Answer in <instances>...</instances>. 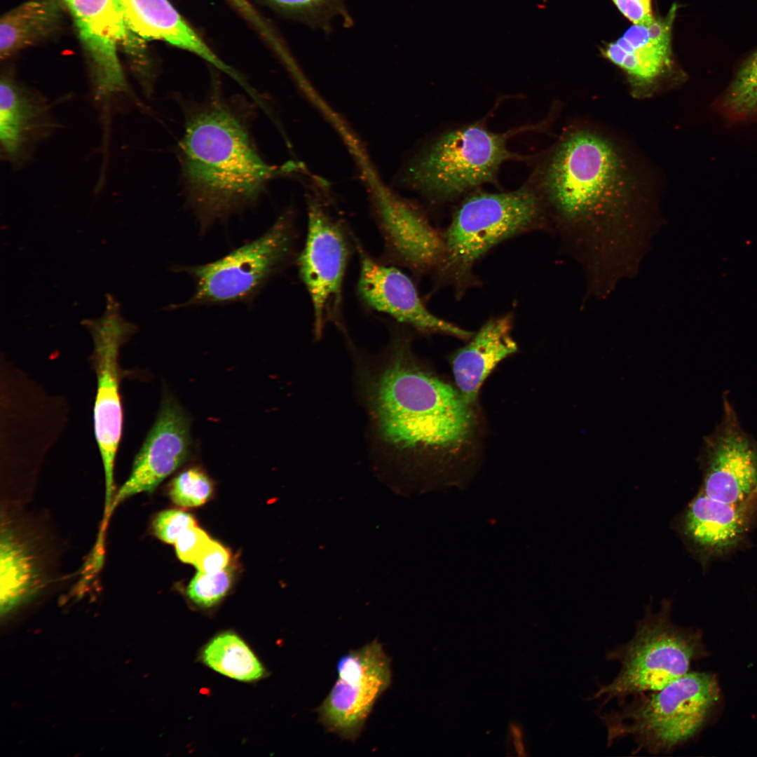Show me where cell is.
<instances>
[{
    "mask_svg": "<svg viewBox=\"0 0 757 757\" xmlns=\"http://www.w3.org/2000/svg\"><path fill=\"white\" fill-rule=\"evenodd\" d=\"M543 186L587 296L606 299L639 274L662 219L615 140L591 128L571 129L549 159Z\"/></svg>",
    "mask_w": 757,
    "mask_h": 757,
    "instance_id": "obj_1",
    "label": "cell"
},
{
    "mask_svg": "<svg viewBox=\"0 0 757 757\" xmlns=\"http://www.w3.org/2000/svg\"><path fill=\"white\" fill-rule=\"evenodd\" d=\"M356 377L376 449L398 458L459 453L472 439L474 415L457 388L421 365L403 331L379 354L356 359Z\"/></svg>",
    "mask_w": 757,
    "mask_h": 757,
    "instance_id": "obj_2",
    "label": "cell"
},
{
    "mask_svg": "<svg viewBox=\"0 0 757 757\" xmlns=\"http://www.w3.org/2000/svg\"><path fill=\"white\" fill-rule=\"evenodd\" d=\"M179 156L189 201L204 224L254 202L271 179L293 168L266 162L241 117L219 97L188 117Z\"/></svg>",
    "mask_w": 757,
    "mask_h": 757,
    "instance_id": "obj_3",
    "label": "cell"
},
{
    "mask_svg": "<svg viewBox=\"0 0 757 757\" xmlns=\"http://www.w3.org/2000/svg\"><path fill=\"white\" fill-rule=\"evenodd\" d=\"M629 697L598 711L608 745L630 737L632 753L667 754L701 729L718 700V688L711 675L688 672L662 688Z\"/></svg>",
    "mask_w": 757,
    "mask_h": 757,
    "instance_id": "obj_4",
    "label": "cell"
},
{
    "mask_svg": "<svg viewBox=\"0 0 757 757\" xmlns=\"http://www.w3.org/2000/svg\"><path fill=\"white\" fill-rule=\"evenodd\" d=\"M671 601L664 599L659 611L646 606L636 622L633 637L608 650L607 660L618 662L620 671L608 683L600 684L589 700L604 705L632 695L658 690L689 672L697 656V635L675 625L671 620Z\"/></svg>",
    "mask_w": 757,
    "mask_h": 757,
    "instance_id": "obj_5",
    "label": "cell"
},
{
    "mask_svg": "<svg viewBox=\"0 0 757 757\" xmlns=\"http://www.w3.org/2000/svg\"><path fill=\"white\" fill-rule=\"evenodd\" d=\"M510 135L492 132L479 124L448 132L409 161L396 184L430 196L450 197L493 181L504 161L522 158L507 149Z\"/></svg>",
    "mask_w": 757,
    "mask_h": 757,
    "instance_id": "obj_6",
    "label": "cell"
},
{
    "mask_svg": "<svg viewBox=\"0 0 757 757\" xmlns=\"http://www.w3.org/2000/svg\"><path fill=\"white\" fill-rule=\"evenodd\" d=\"M543 213L540 198L526 186L468 198L454 214L443 237V258L438 269L454 280H465L474 264L487 251L538 225Z\"/></svg>",
    "mask_w": 757,
    "mask_h": 757,
    "instance_id": "obj_7",
    "label": "cell"
},
{
    "mask_svg": "<svg viewBox=\"0 0 757 757\" xmlns=\"http://www.w3.org/2000/svg\"><path fill=\"white\" fill-rule=\"evenodd\" d=\"M296 231L291 212L280 215L262 236L211 263L177 269L195 281L193 296L180 306L229 304L254 297L292 257Z\"/></svg>",
    "mask_w": 757,
    "mask_h": 757,
    "instance_id": "obj_8",
    "label": "cell"
},
{
    "mask_svg": "<svg viewBox=\"0 0 757 757\" xmlns=\"http://www.w3.org/2000/svg\"><path fill=\"white\" fill-rule=\"evenodd\" d=\"M307 233L297 265L313 310V333L320 339L328 323L345 332L343 287L350 254L343 226L315 198L308 203Z\"/></svg>",
    "mask_w": 757,
    "mask_h": 757,
    "instance_id": "obj_9",
    "label": "cell"
},
{
    "mask_svg": "<svg viewBox=\"0 0 757 757\" xmlns=\"http://www.w3.org/2000/svg\"><path fill=\"white\" fill-rule=\"evenodd\" d=\"M336 671V682L317 709L318 720L327 731L355 741L376 701L391 684L390 660L374 639L342 655Z\"/></svg>",
    "mask_w": 757,
    "mask_h": 757,
    "instance_id": "obj_10",
    "label": "cell"
},
{
    "mask_svg": "<svg viewBox=\"0 0 757 757\" xmlns=\"http://www.w3.org/2000/svg\"><path fill=\"white\" fill-rule=\"evenodd\" d=\"M60 1L77 27L98 93L111 95L126 89L120 48L134 57L140 76L148 74L141 39L128 27L118 0Z\"/></svg>",
    "mask_w": 757,
    "mask_h": 757,
    "instance_id": "obj_11",
    "label": "cell"
},
{
    "mask_svg": "<svg viewBox=\"0 0 757 757\" xmlns=\"http://www.w3.org/2000/svg\"><path fill=\"white\" fill-rule=\"evenodd\" d=\"M93 361L97 376L94 428L105 479L104 514L109 513L114 489V463L120 442L123 412L119 393V349L134 330L118 315H106L91 324Z\"/></svg>",
    "mask_w": 757,
    "mask_h": 757,
    "instance_id": "obj_12",
    "label": "cell"
},
{
    "mask_svg": "<svg viewBox=\"0 0 757 757\" xmlns=\"http://www.w3.org/2000/svg\"><path fill=\"white\" fill-rule=\"evenodd\" d=\"M701 460L702 491L709 498L742 505L757 491V440L744 430L727 397L719 423L704 437Z\"/></svg>",
    "mask_w": 757,
    "mask_h": 757,
    "instance_id": "obj_13",
    "label": "cell"
},
{
    "mask_svg": "<svg viewBox=\"0 0 757 757\" xmlns=\"http://www.w3.org/2000/svg\"><path fill=\"white\" fill-rule=\"evenodd\" d=\"M369 196L388 261L416 273L438 268L443 258V236L419 208L380 186L372 187Z\"/></svg>",
    "mask_w": 757,
    "mask_h": 757,
    "instance_id": "obj_14",
    "label": "cell"
},
{
    "mask_svg": "<svg viewBox=\"0 0 757 757\" xmlns=\"http://www.w3.org/2000/svg\"><path fill=\"white\" fill-rule=\"evenodd\" d=\"M676 6L667 17L649 25H634L603 53L626 74L632 95L638 99L655 96L683 80L675 76L671 36Z\"/></svg>",
    "mask_w": 757,
    "mask_h": 757,
    "instance_id": "obj_15",
    "label": "cell"
},
{
    "mask_svg": "<svg viewBox=\"0 0 757 757\" xmlns=\"http://www.w3.org/2000/svg\"><path fill=\"white\" fill-rule=\"evenodd\" d=\"M360 262L357 293L371 310L425 333L469 339L473 333L432 314L422 302L412 280L398 268L374 259L355 240Z\"/></svg>",
    "mask_w": 757,
    "mask_h": 757,
    "instance_id": "obj_16",
    "label": "cell"
},
{
    "mask_svg": "<svg viewBox=\"0 0 757 757\" xmlns=\"http://www.w3.org/2000/svg\"><path fill=\"white\" fill-rule=\"evenodd\" d=\"M190 425L189 416L177 400L165 396L128 479L114 495L109 518L121 503L137 493L152 492L185 463L191 449Z\"/></svg>",
    "mask_w": 757,
    "mask_h": 757,
    "instance_id": "obj_17",
    "label": "cell"
},
{
    "mask_svg": "<svg viewBox=\"0 0 757 757\" xmlns=\"http://www.w3.org/2000/svg\"><path fill=\"white\" fill-rule=\"evenodd\" d=\"M126 25L141 40H160L191 52L224 71L245 90L244 80L208 47L168 0H118Z\"/></svg>",
    "mask_w": 757,
    "mask_h": 757,
    "instance_id": "obj_18",
    "label": "cell"
},
{
    "mask_svg": "<svg viewBox=\"0 0 757 757\" xmlns=\"http://www.w3.org/2000/svg\"><path fill=\"white\" fill-rule=\"evenodd\" d=\"M511 322L510 315L489 320L452 358L457 389L471 406L494 368L517 350V343L511 336Z\"/></svg>",
    "mask_w": 757,
    "mask_h": 757,
    "instance_id": "obj_19",
    "label": "cell"
},
{
    "mask_svg": "<svg viewBox=\"0 0 757 757\" xmlns=\"http://www.w3.org/2000/svg\"><path fill=\"white\" fill-rule=\"evenodd\" d=\"M46 106L30 90L8 76L0 83V142L10 161L26 154L45 129Z\"/></svg>",
    "mask_w": 757,
    "mask_h": 757,
    "instance_id": "obj_20",
    "label": "cell"
},
{
    "mask_svg": "<svg viewBox=\"0 0 757 757\" xmlns=\"http://www.w3.org/2000/svg\"><path fill=\"white\" fill-rule=\"evenodd\" d=\"M684 537L706 550H722L735 544L746 527L741 505L724 503L701 491L689 504L681 519Z\"/></svg>",
    "mask_w": 757,
    "mask_h": 757,
    "instance_id": "obj_21",
    "label": "cell"
},
{
    "mask_svg": "<svg viewBox=\"0 0 757 757\" xmlns=\"http://www.w3.org/2000/svg\"><path fill=\"white\" fill-rule=\"evenodd\" d=\"M57 0H29L6 13L0 21V56L6 59L58 27L62 7Z\"/></svg>",
    "mask_w": 757,
    "mask_h": 757,
    "instance_id": "obj_22",
    "label": "cell"
},
{
    "mask_svg": "<svg viewBox=\"0 0 757 757\" xmlns=\"http://www.w3.org/2000/svg\"><path fill=\"white\" fill-rule=\"evenodd\" d=\"M42 578L36 561L13 530H1L0 591L1 611L7 613L40 589Z\"/></svg>",
    "mask_w": 757,
    "mask_h": 757,
    "instance_id": "obj_23",
    "label": "cell"
},
{
    "mask_svg": "<svg viewBox=\"0 0 757 757\" xmlns=\"http://www.w3.org/2000/svg\"><path fill=\"white\" fill-rule=\"evenodd\" d=\"M202 662L214 671L244 682L258 681L267 672L250 646L231 631L213 637L203 648Z\"/></svg>",
    "mask_w": 757,
    "mask_h": 757,
    "instance_id": "obj_24",
    "label": "cell"
},
{
    "mask_svg": "<svg viewBox=\"0 0 757 757\" xmlns=\"http://www.w3.org/2000/svg\"><path fill=\"white\" fill-rule=\"evenodd\" d=\"M718 107L730 121L757 118V50L742 64L720 98Z\"/></svg>",
    "mask_w": 757,
    "mask_h": 757,
    "instance_id": "obj_25",
    "label": "cell"
},
{
    "mask_svg": "<svg viewBox=\"0 0 757 757\" xmlns=\"http://www.w3.org/2000/svg\"><path fill=\"white\" fill-rule=\"evenodd\" d=\"M214 486L210 477L198 467H191L179 473L169 486V496L177 505L196 507L203 505L212 497Z\"/></svg>",
    "mask_w": 757,
    "mask_h": 757,
    "instance_id": "obj_26",
    "label": "cell"
},
{
    "mask_svg": "<svg viewBox=\"0 0 757 757\" xmlns=\"http://www.w3.org/2000/svg\"><path fill=\"white\" fill-rule=\"evenodd\" d=\"M233 580V571L227 567L214 573L198 571L187 587L186 594L196 606L210 608L226 595Z\"/></svg>",
    "mask_w": 757,
    "mask_h": 757,
    "instance_id": "obj_27",
    "label": "cell"
},
{
    "mask_svg": "<svg viewBox=\"0 0 757 757\" xmlns=\"http://www.w3.org/2000/svg\"><path fill=\"white\" fill-rule=\"evenodd\" d=\"M195 525L197 522L191 514L172 509L161 511L155 517L152 529L154 535L163 542L175 544L182 533Z\"/></svg>",
    "mask_w": 757,
    "mask_h": 757,
    "instance_id": "obj_28",
    "label": "cell"
},
{
    "mask_svg": "<svg viewBox=\"0 0 757 757\" xmlns=\"http://www.w3.org/2000/svg\"><path fill=\"white\" fill-rule=\"evenodd\" d=\"M210 540L205 531L197 525L193 526L182 533L175 543L176 554L182 562L193 565Z\"/></svg>",
    "mask_w": 757,
    "mask_h": 757,
    "instance_id": "obj_29",
    "label": "cell"
},
{
    "mask_svg": "<svg viewBox=\"0 0 757 757\" xmlns=\"http://www.w3.org/2000/svg\"><path fill=\"white\" fill-rule=\"evenodd\" d=\"M230 557L229 551L224 545L211 539L197 557L193 565L198 571L214 573L226 568Z\"/></svg>",
    "mask_w": 757,
    "mask_h": 757,
    "instance_id": "obj_30",
    "label": "cell"
},
{
    "mask_svg": "<svg viewBox=\"0 0 757 757\" xmlns=\"http://www.w3.org/2000/svg\"><path fill=\"white\" fill-rule=\"evenodd\" d=\"M620 11L634 25H646L654 20L651 0H613Z\"/></svg>",
    "mask_w": 757,
    "mask_h": 757,
    "instance_id": "obj_31",
    "label": "cell"
},
{
    "mask_svg": "<svg viewBox=\"0 0 757 757\" xmlns=\"http://www.w3.org/2000/svg\"><path fill=\"white\" fill-rule=\"evenodd\" d=\"M273 4L285 9L308 14L315 15L329 8L336 0H270Z\"/></svg>",
    "mask_w": 757,
    "mask_h": 757,
    "instance_id": "obj_32",
    "label": "cell"
},
{
    "mask_svg": "<svg viewBox=\"0 0 757 757\" xmlns=\"http://www.w3.org/2000/svg\"><path fill=\"white\" fill-rule=\"evenodd\" d=\"M234 4L243 11L247 16L251 20H254L256 22H259V18L247 0H231Z\"/></svg>",
    "mask_w": 757,
    "mask_h": 757,
    "instance_id": "obj_33",
    "label": "cell"
}]
</instances>
